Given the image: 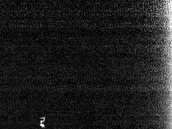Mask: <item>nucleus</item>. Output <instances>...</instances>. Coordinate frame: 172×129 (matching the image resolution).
<instances>
[]
</instances>
